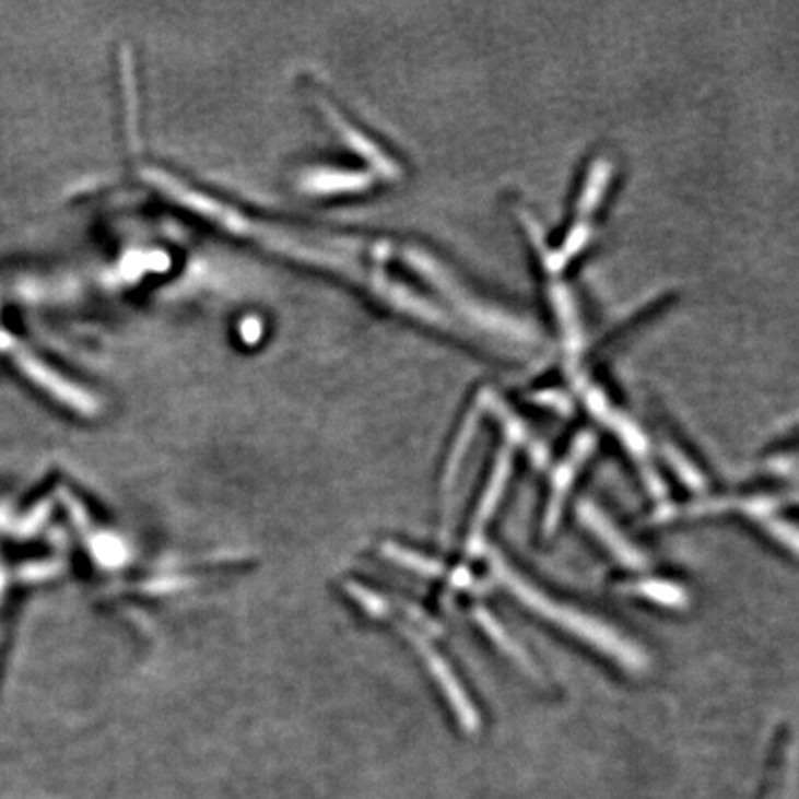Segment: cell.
I'll list each match as a JSON object with an SVG mask.
<instances>
[{
    "instance_id": "obj_1",
    "label": "cell",
    "mask_w": 799,
    "mask_h": 799,
    "mask_svg": "<svg viewBox=\"0 0 799 799\" xmlns=\"http://www.w3.org/2000/svg\"><path fill=\"white\" fill-rule=\"evenodd\" d=\"M141 178L168 200L184 205L186 210L197 213L205 221L221 226L230 234L240 235L247 239L277 250L289 258L301 259L306 263L319 265L328 271L337 272L373 291L374 295L389 302L403 312L411 313L421 319H437V309L422 301L421 296L397 282L395 278L376 271L365 259L391 261L400 256V247H392L385 240L361 239V237H343V235L302 234L301 230L263 223L210 195L199 191L197 187L176 178L167 171L157 167L141 168Z\"/></svg>"
},
{
    "instance_id": "obj_2",
    "label": "cell",
    "mask_w": 799,
    "mask_h": 799,
    "mask_svg": "<svg viewBox=\"0 0 799 799\" xmlns=\"http://www.w3.org/2000/svg\"><path fill=\"white\" fill-rule=\"evenodd\" d=\"M494 568L502 577V581H505L507 587L513 590V595L520 598L529 608L536 609L537 613L542 614L544 619L563 625L568 632L576 633L585 641H589L590 644H595L596 648L603 649L606 654L619 659L620 662H625L627 667H643V657L637 649L624 643L609 627L596 624L595 620H590L589 616L548 600L547 596H542L539 590L531 589L509 566L505 565L504 561H494Z\"/></svg>"
},
{
    "instance_id": "obj_3",
    "label": "cell",
    "mask_w": 799,
    "mask_h": 799,
    "mask_svg": "<svg viewBox=\"0 0 799 799\" xmlns=\"http://www.w3.org/2000/svg\"><path fill=\"white\" fill-rule=\"evenodd\" d=\"M509 470H512V456H509V451H504V456L500 457L496 469H494L489 491L483 496V500H481L480 509H478V515H475L474 528H472V533H470V550H478L480 548L483 528H485L491 513L494 512V507L498 504V500L502 498V491H504L505 480L509 475Z\"/></svg>"
},
{
    "instance_id": "obj_4",
    "label": "cell",
    "mask_w": 799,
    "mask_h": 799,
    "mask_svg": "<svg viewBox=\"0 0 799 799\" xmlns=\"http://www.w3.org/2000/svg\"><path fill=\"white\" fill-rule=\"evenodd\" d=\"M581 518L584 522L589 526L590 529H595L596 536L600 537L601 541L606 542L611 552L619 557L620 561H624L625 565L630 566H643V557L633 550L627 542L619 536V531L611 526V524L601 517L600 512H596L595 507L589 504L581 505Z\"/></svg>"
},
{
    "instance_id": "obj_5",
    "label": "cell",
    "mask_w": 799,
    "mask_h": 799,
    "mask_svg": "<svg viewBox=\"0 0 799 799\" xmlns=\"http://www.w3.org/2000/svg\"><path fill=\"white\" fill-rule=\"evenodd\" d=\"M589 450L590 440L579 443V445L576 446L574 454L568 457V461H566L565 467H563V469L557 472V475H555V481H553L552 498H550V509H548L547 515L548 528H553L555 522H557V517H560L561 512V502L565 500L566 493H568V487H571L572 480H574V472L579 469V465L584 463L585 456L589 454Z\"/></svg>"
}]
</instances>
